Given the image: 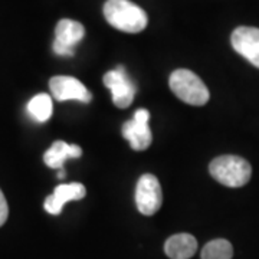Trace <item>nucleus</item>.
<instances>
[{
  "mask_svg": "<svg viewBox=\"0 0 259 259\" xmlns=\"http://www.w3.org/2000/svg\"><path fill=\"white\" fill-rule=\"evenodd\" d=\"M104 16L112 28L125 33H140L147 28V13L130 0H107Z\"/></svg>",
  "mask_w": 259,
  "mask_h": 259,
  "instance_id": "1",
  "label": "nucleus"
},
{
  "mask_svg": "<svg viewBox=\"0 0 259 259\" xmlns=\"http://www.w3.org/2000/svg\"><path fill=\"white\" fill-rule=\"evenodd\" d=\"M209 171L212 177L226 187H242L250 180L252 167L239 156H221L212 160Z\"/></svg>",
  "mask_w": 259,
  "mask_h": 259,
  "instance_id": "2",
  "label": "nucleus"
},
{
  "mask_svg": "<svg viewBox=\"0 0 259 259\" xmlns=\"http://www.w3.org/2000/svg\"><path fill=\"white\" fill-rule=\"evenodd\" d=\"M168 87L179 100L189 105L202 107L210 98L209 90L203 81L189 69H176L170 75Z\"/></svg>",
  "mask_w": 259,
  "mask_h": 259,
  "instance_id": "3",
  "label": "nucleus"
},
{
  "mask_svg": "<svg viewBox=\"0 0 259 259\" xmlns=\"http://www.w3.org/2000/svg\"><path fill=\"white\" fill-rule=\"evenodd\" d=\"M136 204L140 213L151 216L163 204V192L158 179L154 175H143L136 186Z\"/></svg>",
  "mask_w": 259,
  "mask_h": 259,
  "instance_id": "4",
  "label": "nucleus"
},
{
  "mask_svg": "<svg viewBox=\"0 0 259 259\" xmlns=\"http://www.w3.org/2000/svg\"><path fill=\"white\" fill-rule=\"evenodd\" d=\"M85 35V29L79 23L71 19H62L55 28L54 52L59 56H72L75 47L81 42Z\"/></svg>",
  "mask_w": 259,
  "mask_h": 259,
  "instance_id": "5",
  "label": "nucleus"
},
{
  "mask_svg": "<svg viewBox=\"0 0 259 259\" xmlns=\"http://www.w3.org/2000/svg\"><path fill=\"white\" fill-rule=\"evenodd\" d=\"M104 83L111 91L112 102L118 108H127L131 105L137 88L128 78L124 66H118L107 72L104 76Z\"/></svg>",
  "mask_w": 259,
  "mask_h": 259,
  "instance_id": "6",
  "label": "nucleus"
},
{
  "mask_svg": "<svg viewBox=\"0 0 259 259\" xmlns=\"http://www.w3.org/2000/svg\"><path fill=\"white\" fill-rule=\"evenodd\" d=\"M150 112L144 108L136 111L133 120L127 121L122 125V136L130 143V147L136 151L147 150L151 146L153 136L151 130L148 127Z\"/></svg>",
  "mask_w": 259,
  "mask_h": 259,
  "instance_id": "7",
  "label": "nucleus"
},
{
  "mask_svg": "<svg viewBox=\"0 0 259 259\" xmlns=\"http://www.w3.org/2000/svg\"><path fill=\"white\" fill-rule=\"evenodd\" d=\"M49 88L56 101L64 102L76 100L83 104H88L93 100V94L87 90V87L81 81H78L74 76H65L58 75L51 78Z\"/></svg>",
  "mask_w": 259,
  "mask_h": 259,
  "instance_id": "8",
  "label": "nucleus"
},
{
  "mask_svg": "<svg viewBox=\"0 0 259 259\" xmlns=\"http://www.w3.org/2000/svg\"><path fill=\"white\" fill-rule=\"evenodd\" d=\"M233 49L259 68V29L252 26H239L233 30L231 36Z\"/></svg>",
  "mask_w": 259,
  "mask_h": 259,
  "instance_id": "9",
  "label": "nucleus"
},
{
  "mask_svg": "<svg viewBox=\"0 0 259 259\" xmlns=\"http://www.w3.org/2000/svg\"><path fill=\"white\" fill-rule=\"evenodd\" d=\"M87 193L85 186L81 183H69V185L56 186L54 193L48 196L45 200V210L51 214H59L62 212L65 203L72 200H81Z\"/></svg>",
  "mask_w": 259,
  "mask_h": 259,
  "instance_id": "10",
  "label": "nucleus"
},
{
  "mask_svg": "<svg viewBox=\"0 0 259 259\" xmlns=\"http://www.w3.org/2000/svg\"><path fill=\"white\" fill-rule=\"evenodd\" d=\"M82 150L76 144H68L62 140L55 141L44 154V161L51 168L64 170V163L68 158L81 157Z\"/></svg>",
  "mask_w": 259,
  "mask_h": 259,
  "instance_id": "11",
  "label": "nucleus"
},
{
  "mask_svg": "<svg viewBox=\"0 0 259 259\" xmlns=\"http://www.w3.org/2000/svg\"><path fill=\"white\" fill-rule=\"evenodd\" d=\"M197 250V241L190 233H177L164 243V252L170 259H190Z\"/></svg>",
  "mask_w": 259,
  "mask_h": 259,
  "instance_id": "12",
  "label": "nucleus"
},
{
  "mask_svg": "<svg viewBox=\"0 0 259 259\" xmlns=\"http://www.w3.org/2000/svg\"><path fill=\"white\" fill-rule=\"evenodd\" d=\"M54 111L52 98L48 94H37L28 104V112L37 122H47Z\"/></svg>",
  "mask_w": 259,
  "mask_h": 259,
  "instance_id": "13",
  "label": "nucleus"
},
{
  "mask_svg": "<svg viewBox=\"0 0 259 259\" xmlns=\"http://www.w3.org/2000/svg\"><path fill=\"white\" fill-rule=\"evenodd\" d=\"M233 248L226 239H213L202 249V259H232Z\"/></svg>",
  "mask_w": 259,
  "mask_h": 259,
  "instance_id": "14",
  "label": "nucleus"
},
{
  "mask_svg": "<svg viewBox=\"0 0 259 259\" xmlns=\"http://www.w3.org/2000/svg\"><path fill=\"white\" fill-rule=\"evenodd\" d=\"M8 216H9V206H8L5 194L0 190V226L5 225V222L8 221Z\"/></svg>",
  "mask_w": 259,
  "mask_h": 259,
  "instance_id": "15",
  "label": "nucleus"
}]
</instances>
